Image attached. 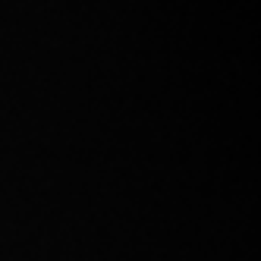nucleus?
I'll return each instance as SVG.
<instances>
[]
</instances>
